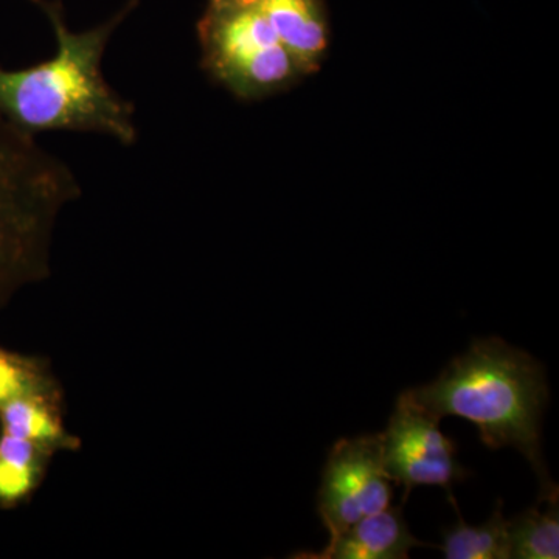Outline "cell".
Returning <instances> with one entry per match:
<instances>
[{
	"instance_id": "obj_12",
	"label": "cell",
	"mask_w": 559,
	"mask_h": 559,
	"mask_svg": "<svg viewBox=\"0 0 559 559\" xmlns=\"http://www.w3.org/2000/svg\"><path fill=\"white\" fill-rule=\"evenodd\" d=\"M2 432L47 447L64 439L60 419L46 395L20 396L0 406Z\"/></svg>"
},
{
	"instance_id": "obj_7",
	"label": "cell",
	"mask_w": 559,
	"mask_h": 559,
	"mask_svg": "<svg viewBox=\"0 0 559 559\" xmlns=\"http://www.w3.org/2000/svg\"><path fill=\"white\" fill-rule=\"evenodd\" d=\"M285 44L305 76L319 72L329 55L331 28L323 0H246Z\"/></svg>"
},
{
	"instance_id": "obj_11",
	"label": "cell",
	"mask_w": 559,
	"mask_h": 559,
	"mask_svg": "<svg viewBox=\"0 0 559 559\" xmlns=\"http://www.w3.org/2000/svg\"><path fill=\"white\" fill-rule=\"evenodd\" d=\"M44 447L17 439L10 433L0 436V503L14 506L27 498L40 476V451Z\"/></svg>"
},
{
	"instance_id": "obj_8",
	"label": "cell",
	"mask_w": 559,
	"mask_h": 559,
	"mask_svg": "<svg viewBox=\"0 0 559 559\" xmlns=\"http://www.w3.org/2000/svg\"><path fill=\"white\" fill-rule=\"evenodd\" d=\"M412 535L403 507H388L342 532L319 551H304L311 559H406L414 547H425Z\"/></svg>"
},
{
	"instance_id": "obj_2",
	"label": "cell",
	"mask_w": 559,
	"mask_h": 559,
	"mask_svg": "<svg viewBox=\"0 0 559 559\" xmlns=\"http://www.w3.org/2000/svg\"><path fill=\"white\" fill-rule=\"evenodd\" d=\"M406 393L436 418L468 419L489 450L516 448L538 476L539 502L558 496L544 462L540 430L549 385L532 355L499 337L476 341L436 381Z\"/></svg>"
},
{
	"instance_id": "obj_10",
	"label": "cell",
	"mask_w": 559,
	"mask_h": 559,
	"mask_svg": "<svg viewBox=\"0 0 559 559\" xmlns=\"http://www.w3.org/2000/svg\"><path fill=\"white\" fill-rule=\"evenodd\" d=\"M544 502L546 510L540 511L538 502L509 521L510 558H559L558 496Z\"/></svg>"
},
{
	"instance_id": "obj_3",
	"label": "cell",
	"mask_w": 559,
	"mask_h": 559,
	"mask_svg": "<svg viewBox=\"0 0 559 559\" xmlns=\"http://www.w3.org/2000/svg\"><path fill=\"white\" fill-rule=\"evenodd\" d=\"M79 193L64 162L0 116V290L35 270L51 215Z\"/></svg>"
},
{
	"instance_id": "obj_5",
	"label": "cell",
	"mask_w": 559,
	"mask_h": 559,
	"mask_svg": "<svg viewBox=\"0 0 559 559\" xmlns=\"http://www.w3.org/2000/svg\"><path fill=\"white\" fill-rule=\"evenodd\" d=\"M381 440L382 466L390 480L403 485V503L415 487L436 485L447 491L457 510L452 485L468 476L457 462V444L441 432L440 419L415 404L406 390L396 401Z\"/></svg>"
},
{
	"instance_id": "obj_6",
	"label": "cell",
	"mask_w": 559,
	"mask_h": 559,
	"mask_svg": "<svg viewBox=\"0 0 559 559\" xmlns=\"http://www.w3.org/2000/svg\"><path fill=\"white\" fill-rule=\"evenodd\" d=\"M392 498L382 466L381 433L342 439L331 448L318 492V513L330 539L388 509Z\"/></svg>"
},
{
	"instance_id": "obj_13",
	"label": "cell",
	"mask_w": 559,
	"mask_h": 559,
	"mask_svg": "<svg viewBox=\"0 0 559 559\" xmlns=\"http://www.w3.org/2000/svg\"><path fill=\"white\" fill-rule=\"evenodd\" d=\"M27 395H46V382L31 360L0 349V406Z\"/></svg>"
},
{
	"instance_id": "obj_4",
	"label": "cell",
	"mask_w": 559,
	"mask_h": 559,
	"mask_svg": "<svg viewBox=\"0 0 559 559\" xmlns=\"http://www.w3.org/2000/svg\"><path fill=\"white\" fill-rule=\"evenodd\" d=\"M198 38L209 75L240 100H263L305 79L270 22L246 0H207Z\"/></svg>"
},
{
	"instance_id": "obj_9",
	"label": "cell",
	"mask_w": 559,
	"mask_h": 559,
	"mask_svg": "<svg viewBox=\"0 0 559 559\" xmlns=\"http://www.w3.org/2000/svg\"><path fill=\"white\" fill-rule=\"evenodd\" d=\"M443 554L448 559H509V521L503 502L498 500L485 524L469 525L459 513V522L443 530Z\"/></svg>"
},
{
	"instance_id": "obj_1",
	"label": "cell",
	"mask_w": 559,
	"mask_h": 559,
	"mask_svg": "<svg viewBox=\"0 0 559 559\" xmlns=\"http://www.w3.org/2000/svg\"><path fill=\"white\" fill-rule=\"evenodd\" d=\"M49 17L57 53L32 68L0 66V116L35 135L46 131L100 132L131 145L138 140L134 108L103 75L102 61L112 33L139 0H130L105 24L72 32L60 3L32 0Z\"/></svg>"
}]
</instances>
